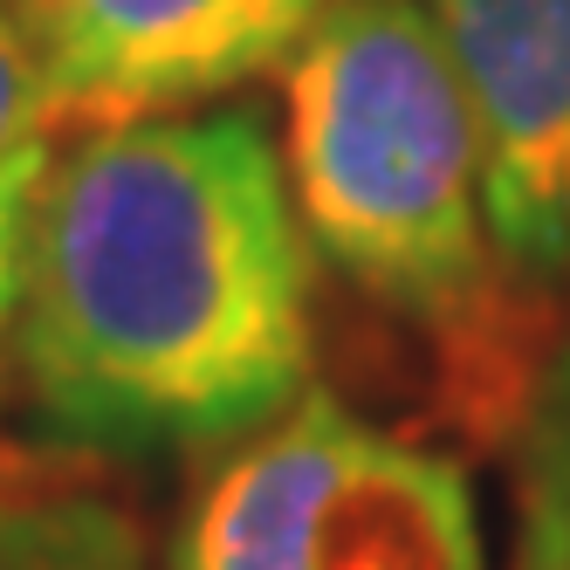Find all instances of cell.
<instances>
[{
  "mask_svg": "<svg viewBox=\"0 0 570 570\" xmlns=\"http://www.w3.org/2000/svg\"><path fill=\"white\" fill-rule=\"evenodd\" d=\"M49 158L14 166L0 179V344H14V316H21V282H28V227H35V199H42Z\"/></svg>",
  "mask_w": 570,
  "mask_h": 570,
  "instance_id": "9c48e42d",
  "label": "cell"
},
{
  "mask_svg": "<svg viewBox=\"0 0 570 570\" xmlns=\"http://www.w3.org/2000/svg\"><path fill=\"white\" fill-rule=\"evenodd\" d=\"M49 97H42V69L28 56V35L14 21V0H0V179L14 166L49 158Z\"/></svg>",
  "mask_w": 570,
  "mask_h": 570,
  "instance_id": "ba28073f",
  "label": "cell"
},
{
  "mask_svg": "<svg viewBox=\"0 0 570 570\" xmlns=\"http://www.w3.org/2000/svg\"><path fill=\"white\" fill-rule=\"evenodd\" d=\"M166 570H481V509L461 461L309 385L207 468Z\"/></svg>",
  "mask_w": 570,
  "mask_h": 570,
  "instance_id": "3957f363",
  "label": "cell"
},
{
  "mask_svg": "<svg viewBox=\"0 0 570 570\" xmlns=\"http://www.w3.org/2000/svg\"><path fill=\"white\" fill-rule=\"evenodd\" d=\"M515 570H570V543L550 537V529H529L522 522V557H515Z\"/></svg>",
  "mask_w": 570,
  "mask_h": 570,
  "instance_id": "30bf717a",
  "label": "cell"
},
{
  "mask_svg": "<svg viewBox=\"0 0 570 570\" xmlns=\"http://www.w3.org/2000/svg\"><path fill=\"white\" fill-rule=\"evenodd\" d=\"M282 166L309 248L379 309L474 351L495 316L481 125L426 0H337L282 62Z\"/></svg>",
  "mask_w": 570,
  "mask_h": 570,
  "instance_id": "7a4b0ae2",
  "label": "cell"
},
{
  "mask_svg": "<svg viewBox=\"0 0 570 570\" xmlns=\"http://www.w3.org/2000/svg\"><path fill=\"white\" fill-rule=\"evenodd\" d=\"M337 0H14L56 131L179 117L282 69Z\"/></svg>",
  "mask_w": 570,
  "mask_h": 570,
  "instance_id": "277c9868",
  "label": "cell"
},
{
  "mask_svg": "<svg viewBox=\"0 0 570 570\" xmlns=\"http://www.w3.org/2000/svg\"><path fill=\"white\" fill-rule=\"evenodd\" d=\"M522 522L570 543V344L522 399Z\"/></svg>",
  "mask_w": 570,
  "mask_h": 570,
  "instance_id": "52a82bcc",
  "label": "cell"
},
{
  "mask_svg": "<svg viewBox=\"0 0 570 570\" xmlns=\"http://www.w3.org/2000/svg\"><path fill=\"white\" fill-rule=\"evenodd\" d=\"M481 125L495 255L515 275L570 268V0H426Z\"/></svg>",
  "mask_w": 570,
  "mask_h": 570,
  "instance_id": "5b68a950",
  "label": "cell"
},
{
  "mask_svg": "<svg viewBox=\"0 0 570 570\" xmlns=\"http://www.w3.org/2000/svg\"><path fill=\"white\" fill-rule=\"evenodd\" d=\"M0 570H145V537L83 461L0 440Z\"/></svg>",
  "mask_w": 570,
  "mask_h": 570,
  "instance_id": "8992f818",
  "label": "cell"
},
{
  "mask_svg": "<svg viewBox=\"0 0 570 570\" xmlns=\"http://www.w3.org/2000/svg\"><path fill=\"white\" fill-rule=\"evenodd\" d=\"M14 372L42 433L90 454L234 446L309 392V234L255 110L138 117L49 158Z\"/></svg>",
  "mask_w": 570,
  "mask_h": 570,
  "instance_id": "6da1fadb",
  "label": "cell"
}]
</instances>
